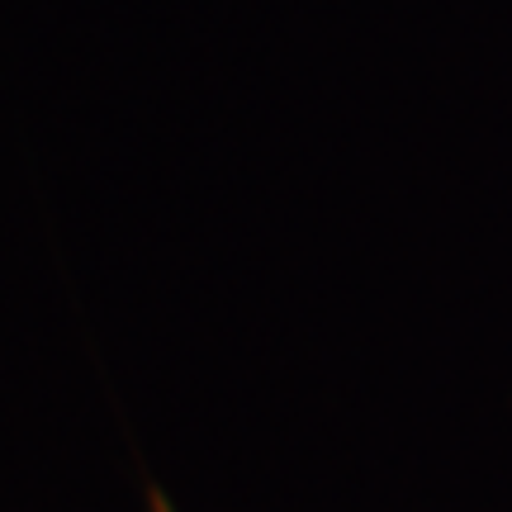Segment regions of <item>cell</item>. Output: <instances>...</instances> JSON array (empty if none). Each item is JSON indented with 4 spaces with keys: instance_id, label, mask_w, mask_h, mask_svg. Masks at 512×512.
I'll list each match as a JSON object with an SVG mask.
<instances>
[{
    "instance_id": "cell-1",
    "label": "cell",
    "mask_w": 512,
    "mask_h": 512,
    "mask_svg": "<svg viewBox=\"0 0 512 512\" xmlns=\"http://www.w3.org/2000/svg\"><path fill=\"white\" fill-rule=\"evenodd\" d=\"M157 512H171V508H166V503H162V498H157Z\"/></svg>"
}]
</instances>
